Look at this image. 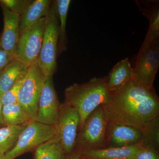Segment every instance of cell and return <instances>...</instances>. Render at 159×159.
I'll use <instances>...</instances> for the list:
<instances>
[{"label":"cell","mask_w":159,"mask_h":159,"mask_svg":"<svg viewBox=\"0 0 159 159\" xmlns=\"http://www.w3.org/2000/svg\"><path fill=\"white\" fill-rule=\"evenodd\" d=\"M102 105L108 122L140 129L159 116V98L154 88L142 87L132 80L118 89L109 91Z\"/></svg>","instance_id":"obj_1"},{"label":"cell","mask_w":159,"mask_h":159,"mask_svg":"<svg viewBox=\"0 0 159 159\" xmlns=\"http://www.w3.org/2000/svg\"><path fill=\"white\" fill-rule=\"evenodd\" d=\"M107 81V76L94 77L87 82L74 83L66 89L64 102L79 113L80 123L78 131L82 128L87 117L108 98L109 91Z\"/></svg>","instance_id":"obj_2"},{"label":"cell","mask_w":159,"mask_h":159,"mask_svg":"<svg viewBox=\"0 0 159 159\" xmlns=\"http://www.w3.org/2000/svg\"><path fill=\"white\" fill-rule=\"evenodd\" d=\"M108 118L102 105L87 117L77 133L74 150L84 152L106 148V134Z\"/></svg>","instance_id":"obj_3"},{"label":"cell","mask_w":159,"mask_h":159,"mask_svg":"<svg viewBox=\"0 0 159 159\" xmlns=\"http://www.w3.org/2000/svg\"><path fill=\"white\" fill-rule=\"evenodd\" d=\"M59 24L54 6L46 16L45 28L37 64L45 77L53 76L57 70Z\"/></svg>","instance_id":"obj_4"},{"label":"cell","mask_w":159,"mask_h":159,"mask_svg":"<svg viewBox=\"0 0 159 159\" xmlns=\"http://www.w3.org/2000/svg\"><path fill=\"white\" fill-rule=\"evenodd\" d=\"M45 77L37 63L28 68L19 93L18 103L29 121L34 120L36 117L39 100Z\"/></svg>","instance_id":"obj_5"},{"label":"cell","mask_w":159,"mask_h":159,"mask_svg":"<svg viewBox=\"0 0 159 159\" xmlns=\"http://www.w3.org/2000/svg\"><path fill=\"white\" fill-rule=\"evenodd\" d=\"M80 123L77 111L65 102L61 104L56 121L51 126L53 137L60 143L67 156L75 148Z\"/></svg>","instance_id":"obj_6"},{"label":"cell","mask_w":159,"mask_h":159,"mask_svg":"<svg viewBox=\"0 0 159 159\" xmlns=\"http://www.w3.org/2000/svg\"><path fill=\"white\" fill-rule=\"evenodd\" d=\"M159 67V39L149 45L142 46L133 71V82L146 89L154 88Z\"/></svg>","instance_id":"obj_7"},{"label":"cell","mask_w":159,"mask_h":159,"mask_svg":"<svg viewBox=\"0 0 159 159\" xmlns=\"http://www.w3.org/2000/svg\"><path fill=\"white\" fill-rule=\"evenodd\" d=\"M46 16L41 19L19 36L15 51V58L27 68L37 63L43 38Z\"/></svg>","instance_id":"obj_8"},{"label":"cell","mask_w":159,"mask_h":159,"mask_svg":"<svg viewBox=\"0 0 159 159\" xmlns=\"http://www.w3.org/2000/svg\"><path fill=\"white\" fill-rule=\"evenodd\" d=\"M51 125L35 120L28 123L21 133L16 144L5 154L6 159H15L29 152H33L38 147L53 138Z\"/></svg>","instance_id":"obj_9"},{"label":"cell","mask_w":159,"mask_h":159,"mask_svg":"<svg viewBox=\"0 0 159 159\" xmlns=\"http://www.w3.org/2000/svg\"><path fill=\"white\" fill-rule=\"evenodd\" d=\"M60 105L54 89L53 76L46 77L34 120L46 125H53L58 116Z\"/></svg>","instance_id":"obj_10"},{"label":"cell","mask_w":159,"mask_h":159,"mask_svg":"<svg viewBox=\"0 0 159 159\" xmlns=\"http://www.w3.org/2000/svg\"><path fill=\"white\" fill-rule=\"evenodd\" d=\"M142 138L141 129L131 125L108 122L106 134V148L137 145L140 143Z\"/></svg>","instance_id":"obj_11"},{"label":"cell","mask_w":159,"mask_h":159,"mask_svg":"<svg viewBox=\"0 0 159 159\" xmlns=\"http://www.w3.org/2000/svg\"><path fill=\"white\" fill-rule=\"evenodd\" d=\"M1 6L3 11L4 28L0 39V46L14 56L19 38L20 15L10 11L1 3Z\"/></svg>","instance_id":"obj_12"},{"label":"cell","mask_w":159,"mask_h":159,"mask_svg":"<svg viewBox=\"0 0 159 159\" xmlns=\"http://www.w3.org/2000/svg\"><path fill=\"white\" fill-rule=\"evenodd\" d=\"M144 148L139 143L125 147L87 151L80 153V157L88 159H135Z\"/></svg>","instance_id":"obj_13"},{"label":"cell","mask_w":159,"mask_h":159,"mask_svg":"<svg viewBox=\"0 0 159 159\" xmlns=\"http://www.w3.org/2000/svg\"><path fill=\"white\" fill-rule=\"evenodd\" d=\"M49 0L31 1L20 15L19 36L27 29L48 14L51 9Z\"/></svg>","instance_id":"obj_14"},{"label":"cell","mask_w":159,"mask_h":159,"mask_svg":"<svg viewBox=\"0 0 159 159\" xmlns=\"http://www.w3.org/2000/svg\"><path fill=\"white\" fill-rule=\"evenodd\" d=\"M133 69L128 58L117 63L107 76V86L109 91L118 89L132 79Z\"/></svg>","instance_id":"obj_15"},{"label":"cell","mask_w":159,"mask_h":159,"mask_svg":"<svg viewBox=\"0 0 159 159\" xmlns=\"http://www.w3.org/2000/svg\"><path fill=\"white\" fill-rule=\"evenodd\" d=\"M28 68L14 58L3 69L0 76V97L11 88Z\"/></svg>","instance_id":"obj_16"},{"label":"cell","mask_w":159,"mask_h":159,"mask_svg":"<svg viewBox=\"0 0 159 159\" xmlns=\"http://www.w3.org/2000/svg\"><path fill=\"white\" fill-rule=\"evenodd\" d=\"M33 159H66L63 148L53 137L39 145L33 152Z\"/></svg>","instance_id":"obj_17"},{"label":"cell","mask_w":159,"mask_h":159,"mask_svg":"<svg viewBox=\"0 0 159 159\" xmlns=\"http://www.w3.org/2000/svg\"><path fill=\"white\" fill-rule=\"evenodd\" d=\"M71 1L57 0L55 1V8L56 14L60 21L59 35L57 47V54H61L67 49V39L66 34V25L68 12Z\"/></svg>","instance_id":"obj_18"},{"label":"cell","mask_w":159,"mask_h":159,"mask_svg":"<svg viewBox=\"0 0 159 159\" xmlns=\"http://www.w3.org/2000/svg\"><path fill=\"white\" fill-rule=\"evenodd\" d=\"M27 124L0 126V154H5L14 147Z\"/></svg>","instance_id":"obj_19"},{"label":"cell","mask_w":159,"mask_h":159,"mask_svg":"<svg viewBox=\"0 0 159 159\" xmlns=\"http://www.w3.org/2000/svg\"><path fill=\"white\" fill-rule=\"evenodd\" d=\"M151 7L145 6L143 13L149 21L148 31L142 46L149 45L159 37V9L157 2H153Z\"/></svg>","instance_id":"obj_20"},{"label":"cell","mask_w":159,"mask_h":159,"mask_svg":"<svg viewBox=\"0 0 159 159\" xmlns=\"http://www.w3.org/2000/svg\"><path fill=\"white\" fill-rule=\"evenodd\" d=\"M2 116L4 124L8 126L23 125L30 122L18 102L3 105Z\"/></svg>","instance_id":"obj_21"},{"label":"cell","mask_w":159,"mask_h":159,"mask_svg":"<svg viewBox=\"0 0 159 159\" xmlns=\"http://www.w3.org/2000/svg\"><path fill=\"white\" fill-rule=\"evenodd\" d=\"M141 129L142 138L140 143L142 146L159 151V116L146 124Z\"/></svg>","instance_id":"obj_22"},{"label":"cell","mask_w":159,"mask_h":159,"mask_svg":"<svg viewBox=\"0 0 159 159\" xmlns=\"http://www.w3.org/2000/svg\"><path fill=\"white\" fill-rule=\"evenodd\" d=\"M26 73L19 78L11 88L0 97V99L3 105L18 102L19 93L25 79Z\"/></svg>","instance_id":"obj_23"},{"label":"cell","mask_w":159,"mask_h":159,"mask_svg":"<svg viewBox=\"0 0 159 159\" xmlns=\"http://www.w3.org/2000/svg\"><path fill=\"white\" fill-rule=\"evenodd\" d=\"M31 2L29 0H1L0 3L10 11L20 15Z\"/></svg>","instance_id":"obj_24"},{"label":"cell","mask_w":159,"mask_h":159,"mask_svg":"<svg viewBox=\"0 0 159 159\" xmlns=\"http://www.w3.org/2000/svg\"><path fill=\"white\" fill-rule=\"evenodd\" d=\"M135 159H159V151L144 148L138 153Z\"/></svg>","instance_id":"obj_25"},{"label":"cell","mask_w":159,"mask_h":159,"mask_svg":"<svg viewBox=\"0 0 159 159\" xmlns=\"http://www.w3.org/2000/svg\"><path fill=\"white\" fill-rule=\"evenodd\" d=\"M14 58V55L5 51L0 46V71Z\"/></svg>","instance_id":"obj_26"},{"label":"cell","mask_w":159,"mask_h":159,"mask_svg":"<svg viewBox=\"0 0 159 159\" xmlns=\"http://www.w3.org/2000/svg\"><path fill=\"white\" fill-rule=\"evenodd\" d=\"M80 153L79 151L74 150L72 153L67 157L66 159H80Z\"/></svg>","instance_id":"obj_27"},{"label":"cell","mask_w":159,"mask_h":159,"mask_svg":"<svg viewBox=\"0 0 159 159\" xmlns=\"http://www.w3.org/2000/svg\"><path fill=\"white\" fill-rule=\"evenodd\" d=\"M3 105L0 99V126H4V122L3 121L2 116V108Z\"/></svg>","instance_id":"obj_28"},{"label":"cell","mask_w":159,"mask_h":159,"mask_svg":"<svg viewBox=\"0 0 159 159\" xmlns=\"http://www.w3.org/2000/svg\"><path fill=\"white\" fill-rule=\"evenodd\" d=\"M0 159H6L5 158V154H0Z\"/></svg>","instance_id":"obj_29"},{"label":"cell","mask_w":159,"mask_h":159,"mask_svg":"<svg viewBox=\"0 0 159 159\" xmlns=\"http://www.w3.org/2000/svg\"><path fill=\"white\" fill-rule=\"evenodd\" d=\"M80 159H88L84 158L82 157H80Z\"/></svg>","instance_id":"obj_30"},{"label":"cell","mask_w":159,"mask_h":159,"mask_svg":"<svg viewBox=\"0 0 159 159\" xmlns=\"http://www.w3.org/2000/svg\"><path fill=\"white\" fill-rule=\"evenodd\" d=\"M2 70L0 71V76H1V73H2Z\"/></svg>","instance_id":"obj_31"}]
</instances>
